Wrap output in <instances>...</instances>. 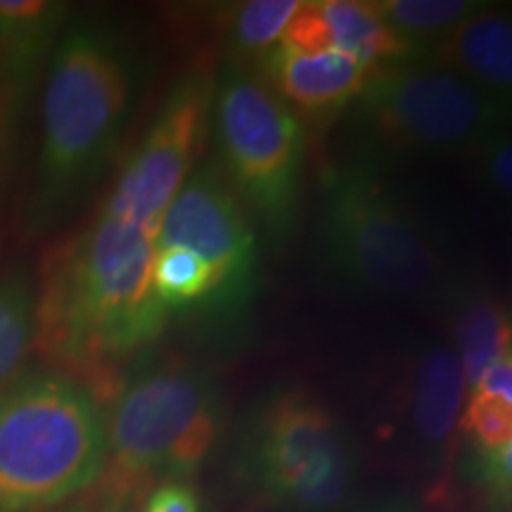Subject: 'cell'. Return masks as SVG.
<instances>
[{
	"label": "cell",
	"instance_id": "4fadbf2b",
	"mask_svg": "<svg viewBox=\"0 0 512 512\" xmlns=\"http://www.w3.org/2000/svg\"><path fill=\"white\" fill-rule=\"evenodd\" d=\"M280 46L304 50V53L335 50L370 69L411 57L375 5L363 0L302 3V8L287 24Z\"/></svg>",
	"mask_w": 512,
	"mask_h": 512
},
{
	"label": "cell",
	"instance_id": "e0dca14e",
	"mask_svg": "<svg viewBox=\"0 0 512 512\" xmlns=\"http://www.w3.org/2000/svg\"><path fill=\"white\" fill-rule=\"evenodd\" d=\"M373 5L411 57H430L482 8L470 0H375Z\"/></svg>",
	"mask_w": 512,
	"mask_h": 512
},
{
	"label": "cell",
	"instance_id": "7a4b0ae2",
	"mask_svg": "<svg viewBox=\"0 0 512 512\" xmlns=\"http://www.w3.org/2000/svg\"><path fill=\"white\" fill-rule=\"evenodd\" d=\"M136 67L124 41L98 22H69L41 86L34 174L22 226L60 228L117 150L133 105Z\"/></svg>",
	"mask_w": 512,
	"mask_h": 512
},
{
	"label": "cell",
	"instance_id": "ba28073f",
	"mask_svg": "<svg viewBox=\"0 0 512 512\" xmlns=\"http://www.w3.org/2000/svg\"><path fill=\"white\" fill-rule=\"evenodd\" d=\"M211 126L223 176L275 230L290 226L304 157L302 119L247 64H228L214 86Z\"/></svg>",
	"mask_w": 512,
	"mask_h": 512
},
{
	"label": "cell",
	"instance_id": "ac0fdd59",
	"mask_svg": "<svg viewBox=\"0 0 512 512\" xmlns=\"http://www.w3.org/2000/svg\"><path fill=\"white\" fill-rule=\"evenodd\" d=\"M34 299L36 280L24 268L0 278V392L34 349Z\"/></svg>",
	"mask_w": 512,
	"mask_h": 512
},
{
	"label": "cell",
	"instance_id": "9a60e30c",
	"mask_svg": "<svg viewBox=\"0 0 512 512\" xmlns=\"http://www.w3.org/2000/svg\"><path fill=\"white\" fill-rule=\"evenodd\" d=\"M465 373L451 347H432L420 356L411 384V422L420 444L444 456L460 425L465 399Z\"/></svg>",
	"mask_w": 512,
	"mask_h": 512
},
{
	"label": "cell",
	"instance_id": "83f0119b",
	"mask_svg": "<svg viewBox=\"0 0 512 512\" xmlns=\"http://www.w3.org/2000/svg\"><path fill=\"white\" fill-rule=\"evenodd\" d=\"M62 512H88V510L83 508V505H76V508H67V510H62Z\"/></svg>",
	"mask_w": 512,
	"mask_h": 512
},
{
	"label": "cell",
	"instance_id": "603a6c76",
	"mask_svg": "<svg viewBox=\"0 0 512 512\" xmlns=\"http://www.w3.org/2000/svg\"><path fill=\"white\" fill-rule=\"evenodd\" d=\"M477 477L494 508H512V444L479 451Z\"/></svg>",
	"mask_w": 512,
	"mask_h": 512
},
{
	"label": "cell",
	"instance_id": "d6986e66",
	"mask_svg": "<svg viewBox=\"0 0 512 512\" xmlns=\"http://www.w3.org/2000/svg\"><path fill=\"white\" fill-rule=\"evenodd\" d=\"M152 285L159 302L169 311L190 309L221 294L214 268L183 247H155Z\"/></svg>",
	"mask_w": 512,
	"mask_h": 512
},
{
	"label": "cell",
	"instance_id": "30bf717a",
	"mask_svg": "<svg viewBox=\"0 0 512 512\" xmlns=\"http://www.w3.org/2000/svg\"><path fill=\"white\" fill-rule=\"evenodd\" d=\"M155 247H183L214 268L221 294H235L252 275L254 233L221 166L195 169L164 211Z\"/></svg>",
	"mask_w": 512,
	"mask_h": 512
},
{
	"label": "cell",
	"instance_id": "3957f363",
	"mask_svg": "<svg viewBox=\"0 0 512 512\" xmlns=\"http://www.w3.org/2000/svg\"><path fill=\"white\" fill-rule=\"evenodd\" d=\"M219 389L185 363L147 368L119 384L107 411V458L88 512H138L162 482H190L221 432Z\"/></svg>",
	"mask_w": 512,
	"mask_h": 512
},
{
	"label": "cell",
	"instance_id": "5b68a950",
	"mask_svg": "<svg viewBox=\"0 0 512 512\" xmlns=\"http://www.w3.org/2000/svg\"><path fill=\"white\" fill-rule=\"evenodd\" d=\"M323 228L330 264L358 290L415 299L439 285L441 261L432 240L368 166H344L330 178Z\"/></svg>",
	"mask_w": 512,
	"mask_h": 512
},
{
	"label": "cell",
	"instance_id": "ffe728a7",
	"mask_svg": "<svg viewBox=\"0 0 512 512\" xmlns=\"http://www.w3.org/2000/svg\"><path fill=\"white\" fill-rule=\"evenodd\" d=\"M299 8H302L299 0H249L235 5L228 22L230 46L235 55L245 62H259L278 46Z\"/></svg>",
	"mask_w": 512,
	"mask_h": 512
},
{
	"label": "cell",
	"instance_id": "5bb4252c",
	"mask_svg": "<svg viewBox=\"0 0 512 512\" xmlns=\"http://www.w3.org/2000/svg\"><path fill=\"white\" fill-rule=\"evenodd\" d=\"M430 57L463 76L512 126V12L482 5Z\"/></svg>",
	"mask_w": 512,
	"mask_h": 512
},
{
	"label": "cell",
	"instance_id": "4316f807",
	"mask_svg": "<svg viewBox=\"0 0 512 512\" xmlns=\"http://www.w3.org/2000/svg\"><path fill=\"white\" fill-rule=\"evenodd\" d=\"M361 512H418L411 503L403 501V498H392V501H382L377 505H370V508Z\"/></svg>",
	"mask_w": 512,
	"mask_h": 512
},
{
	"label": "cell",
	"instance_id": "52a82bcc",
	"mask_svg": "<svg viewBox=\"0 0 512 512\" xmlns=\"http://www.w3.org/2000/svg\"><path fill=\"white\" fill-rule=\"evenodd\" d=\"M356 105L370 138L408 155H472L505 126L482 93L432 57L375 67Z\"/></svg>",
	"mask_w": 512,
	"mask_h": 512
},
{
	"label": "cell",
	"instance_id": "44dd1931",
	"mask_svg": "<svg viewBox=\"0 0 512 512\" xmlns=\"http://www.w3.org/2000/svg\"><path fill=\"white\" fill-rule=\"evenodd\" d=\"M458 427L479 451L508 446L512 444V403L489 392H470Z\"/></svg>",
	"mask_w": 512,
	"mask_h": 512
},
{
	"label": "cell",
	"instance_id": "6da1fadb",
	"mask_svg": "<svg viewBox=\"0 0 512 512\" xmlns=\"http://www.w3.org/2000/svg\"><path fill=\"white\" fill-rule=\"evenodd\" d=\"M152 259L150 235L98 214L50 252L36 280L34 349L100 403L117 394V368L169 323L171 311L152 285Z\"/></svg>",
	"mask_w": 512,
	"mask_h": 512
},
{
	"label": "cell",
	"instance_id": "cb8c5ba5",
	"mask_svg": "<svg viewBox=\"0 0 512 512\" xmlns=\"http://www.w3.org/2000/svg\"><path fill=\"white\" fill-rule=\"evenodd\" d=\"M138 512H204L202 498L190 482H162L157 484Z\"/></svg>",
	"mask_w": 512,
	"mask_h": 512
},
{
	"label": "cell",
	"instance_id": "d4e9b609",
	"mask_svg": "<svg viewBox=\"0 0 512 512\" xmlns=\"http://www.w3.org/2000/svg\"><path fill=\"white\" fill-rule=\"evenodd\" d=\"M472 392H489L512 403V351L486 370Z\"/></svg>",
	"mask_w": 512,
	"mask_h": 512
},
{
	"label": "cell",
	"instance_id": "2e32d148",
	"mask_svg": "<svg viewBox=\"0 0 512 512\" xmlns=\"http://www.w3.org/2000/svg\"><path fill=\"white\" fill-rule=\"evenodd\" d=\"M456 344L467 389L512 351V313L486 294L467 297L456 311Z\"/></svg>",
	"mask_w": 512,
	"mask_h": 512
},
{
	"label": "cell",
	"instance_id": "484cf974",
	"mask_svg": "<svg viewBox=\"0 0 512 512\" xmlns=\"http://www.w3.org/2000/svg\"><path fill=\"white\" fill-rule=\"evenodd\" d=\"M17 121L12 119V114L8 112V107L0 102V166L5 162V155H8L12 140L17 136Z\"/></svg>",
	"mask_w": 512,
	"mask_h": 512
},
{
	"label": "cell",
	"instance_id": "8992f818",
	"mask_svg": "<svg viewBox=\"0 0 512 512\" xmlns=\"http://www.w3.org/2000/svg\"><path fill=\"white\" fill-rule=\"evenodd\" d=\"M238 472L271 508L335 512L354 489L356 451L328 408L287 392L245 427Z\"/></svg>",
	"mask_w": 512,
	"mask_h": 512
},
{
	"label": "cell",
	"instance_id": "7c38bea8",
	"mask_svg": "<svg viewBox=\"0 0 512 512\" xmlns=\"http://www.w3.org/2000/svg\"><path fill=\"white\" fill-rule=\"evenodd\" d=\"M256 72L297 117L325 119L358 100L373 69L335 50H292L275 46Z\"/></svg>",
	"mask_w": 512,
	"mask_h": 512
},
{
	"label": "cell",
	"instance_id": "f1b7e54d",
	"mask_svg": "<svg viewBox=\"0 0 512 512\" xmlns=\"http://www.w3.org/2000/svg\"><path fill=\"white\" fill-rule=\"evenodd\" d=\"M439 512H448V510H439Z\"/></svg>",
	"mask_w": 512,
	"mask_h": 512
},
{
	"label": "cell",
	"instance_id": "8fae6325",
	"mask_svg": "<svg viewBox=\"0 0 512 512\" xmlns=\"http://www.w3.org/2000/svg\"><path fill=\"white\" fill-rule=\"evenodd\" d=\"M67 27V3L0 0V102L17 124L41 91Z\"/></svg>",
	"mask_w": 512,
	"mask_h": 512
},
{
	"label": "cell",
	"instance_id": "7402d4cb",
	"mask_svg": "<svg viewBox=\"0 0 512 512\" xmlns=\"http://www.w3.org/2000/svg\"><path fill=\"white\" fill-rule=\"evenodd\" d=\"M479 181L512 204V126H501L472 152Z\"/></svg>",
	"mask_w": 512,
	"mask_h": 512
},
{
	"label": "cell",
	"instance_id": "277c9868",
	"mask_svg": "<svg viewBox=\"0 0 512 512\" xmlns=\"http://www.w3.org/2000/svg\"><path fill=\"white\" fill-rule=\"evenodd\" d=\"M107 458V411L55 368L19 373L0 392V512H53L88 494Z\"/></svg>",
	"mask_w": 512,
	"mask_h": 512
},
{
	"label": "cell",
	"instance_id": "9c48e42d",
	"mask_svg": "<svg viewBox=\"0 0 512 512\" xmlns=\"http://www.w3.org/2000/svg\"><path fill=\"white\" fill-rule=\"evenodd\" d=\"M214 83L188 74L171 88L136 150L119 169L100 214L126 221L155 240L164 211L195 174L211 128Z\"/></svg>",
	"mask_w": 512,
	"mask_h": 512
}]
</instances>
